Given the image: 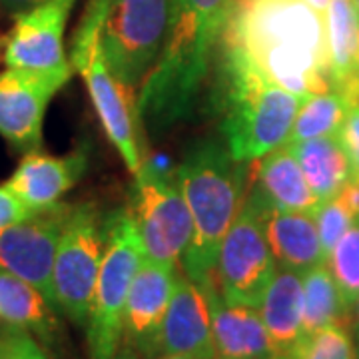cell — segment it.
Returning a JSON list of instances; mask_svg holds the SVG:
<instances>
[{
    "instance_id": "6da1fadb",
    "label": "cell",
    "mask_w": 359,
    "mask_h": 359,
    "mask_svg": "<svg viewBox=\"0 0 359 359\" xmlns=\"http://www.w3.org/2000/svg\"><path fill=\"white\" fill-rule=\"evenodd\" d=\"M222 46L299 98L334 90L325 14L304 0H233Z\"/></svg>"
},
{
    "instance_id": "7a4b0ae2",
    "label": "cell",
    "mask_w": 359,
    "mask_h": 359,
    "mask_svg": "<svg viewBox=\"0 0 359 359\" xmlns=\"http://www.w3.org/2000/svg\"><path fill=\"white\" fill-rule=\"evenodd\" d=\"M231 8L233 0H172L164 50L138 90L136 112L144 128L162 134L192 118Z\"/></svg>"
},
{
    "instance_id": "3957f363",
    "label": "cell",
    "mask_w": 359,
    "mask_h": 359,
    "mask_svg": "<svg viewBox=\"0 0 359 359\" xmlns=\"http://www.w3.org/2000/svg\"><path fill=\"white\" fill-rule=\"evenodd\" d=\"M219 48L214 92L219 128L231 158L250 164L287 144L304 98L273 84L242 54Z\"/></svg>"
},
{
    "instance_id": "277c9868",
    "label": "cell",
    "mask_w": 359,
    "mask_h": 359,
    "mask_svg": "<svg viewBox=\"0 0 359 359\" xmlns=\"http://www.w3.org/2000/svg\"><path fill=\"white\" fill-rule=\"evenodd\" d=\"M176 176L194 226L182 266L190 280L202 282L214 273L219 245L242 208L245 164L231 158L226 144L198 140L186 150Z\"/></svg>"
},
{
    "instance_id": "5b68a950",
    "label": "cell",
    "mask_w": 359,
    "mask_h": 359,
    "mask_svg": "<svg viewBox=\"0 0 359 359\" xmlns=\"http://www.w3.org/2000/svg\"><path fill=\"white\" fill-rule=\"evenodd\" d=\"M104 11L106 0H88L72 39L70 65L84 80L108 140L114 144L126 168L136 174L144 164L138 142L140 120L136 98L118 82L106 62L102 48Z\"/></svg>"
},
{
    "instance_id": "8992f818",
    "label": "cell",
    "mask_w": 359,
    "mask_h": 359,
    "mask_svg": "<svg viewBox=\"0 0 359 359\" xmlns=\"http://www.w3.org/2000/svg\"><path fill=\"white\" fill-rule=\"evenodd\" d=\"M146 257L136 224L126 210L106 218V252L90 308L86 337L90 359H116L124 337L130 285Z\"/></svg>"
},
{
    "instance_id": "52a82bcc",
    "label": "cell",
    "mask_w": 359,
    "mask_h": 359,
    "mask_svg": "<svg viewBox=\"0 0 359 359\" xmlns=\"http://www.w3.org/2000/svg\"><path fill=\"white\" fill-rule=\"evenodd\" d=\"M172 0H106L102 48L118 82L138 100L166 44Z\"/></svg>"
},
{
    "instance_id": "ba28073f",
    "label": "cell",
    "mask_w": 359,
    "mask_h": 359,
    "mask_svg": "<svg viewBox=\"0 0 359 359\" xmlns=\"http://www.w3.org/2000/svg\"><path fill=\"white\" fill-rule=\"evenodd\" d=\"M106 252V218L94 204L70 208L54 259V295L60 313L86 327Z\"/></svg>"
},
{
    "instance_id": "9c48e42d",
    "label": "cell",
    "mask_w": 359,
    "mask_h": 359,
    "mask_svg": "<svg viewBox=\"0 0 359 359\" xmlns=\"http://www.w3.org/2000/svg\"><path fill=\"white\" fill-rule=\"evenodd\" d=\"M128 212L140 233L148 259L178 266L192 242V216L178 176H166L150 162L134 174Z\"/></svg>"
},
{
    "instance_id": "30bf717a",
    "label": "cell",
    "mask_w": 359,
    "mask_h": 359,
    "mask_svg": "<svg viewBox=\"0 0 359 359\" xmlns=\"http://www.w3.org/2000/svg\"><path fill=\"white\" fill-rule=\"evenodd\" d=\"M216 280L224 299L231 306L259 308L273 280L278 264L269 250L259 205L254 194L248 196L230 230L219 245Z\"/></svg>"
},
{
    "instance_id": "8fae6325",
    "label": "cell",
    "mask_w": 359,
    "mask_h": 359,
    "mask_svg": "<svg viewBox=\"0 0 359 359\" xmlns=\"http://www.w3.org/2000/svg\"><path fill=\"white\" fill-rule=\"evenodd\" d=\"M70 208L58 202L40 210L30 219L0 230V268L32 283L54 309H58L54 295V259Z\"/></svg>"
},
{
    "instance_id": "7c38bea8",
    "label": "cell",
    "mask_w": 359,
    "mask_h": 359,
    "mask_svg": "<svg viewBox=\"0 0 359 359\" xmlns=\"http://www.w3.org/2000/svg\"><path fill=\"white\" fill-rule=\"evenodd\" d=\"M70 78L72 70L6 68L0 72V136L18 152H39L46 108Z\"/></svg>"
},
{
    "instance_id": "4fadbf2b",
    "label": "cell",
    "mask_w": 359,
    "mask_h": 359,
    "mask_svg": "<svg viewBox=\"0 0 359 359\" xmlns=\"http://www.w3.org/2000/svg\"><path fill=\"white\" fill-rule=\"evenodd\" d=\"M76 0H48L14 16L4 65L42 72L74 70L66 58L65 30Z\"/></svg>"
},
{
    "instance_id": "5bb4252c",
    "label": "cell",
    "mask_w": 359,
    "mask_h": 359,
    "mask_svg": "<svg viewBox=\"0 0 359 359\" xmlns=\"http://www.w3.org/2000/svg\"><path fill=\"white\" fill-rule=\"evenodd\" d=\"M178 268L144 257L130 285L124 311V337L142 358L162 355L160 335Z\"/></svg>"
},
{
    "instance_id": "9a60e30c",
    "label": "cell",
    "mask_w": 359,
    "mask_h": 359,
    "mask_svg": "<svg viewBox=\"0 0 359 359\" xmlns=\"http://www.w3.org/2000/svg\"><path fill=\"white\" fill-rule=\"evenodd\" d=\"M160 349L162 355L216 359L212 309L204 285L180 271L162 323Z\"/></svg>"
},
{
    "instance_id": "2e32d148",
    "label": "cell",
    "mask_w": 359,
    "mask_h": 359,
    "mask_svg": "<svg viewBox=\"0 0 359 359\" xmlns=\"http://www.w3.org/2000/svg\"><path fill=\"white\" fill-rule=\"evenodd\" d=\"M88 162V146H80L66 156H48L40 150L28 152L4 186L30 208L44 210L58 204L60 198L76 186Z\"/></svg>"
},
{
    "instance_id": "e0dca14e",
    "label": "cell",
    "mask_w": 359,
    "mask_h": 359,
    "mask_svg": "<svg viewBox=\"0 0 359 359\" xmlns=\"http://www.w3.org/2000/svg\"><path fill=\"white\" fill-rule=\"evenodd\" d=\"M214 276L216 271L200 283L212 309L216 359H276L259 309L228 304Z\"/></svg>"
},
{
    "instance_id": "ac0fdd59",
    "label": "cell",
    "mask_w": 359,
    "mask_h": 359,
    "mask_svg": "<svg viewBox=\"0 0 359 359\" xmlns=\"http://www.w3.org/2000/svg\"><path fill=\"white\" fill-rule=\"evenodd\" d=\"M269 250L278 268L304 273L313 266L325 264L316 218L306 212H290L271 205L254 190Z\"/></svg>"
},
{
    "instance_id": "d6986e66",
    "label": "cell",
    "mask_w": 359,
    "mask_h": 359,
    "mask_svg": "<svg viewBox=\"0 0 359 359\" xmlns=\"http://www.w3.org/2000/svg\"><path fill=\"white\" fill-rule=\"evenodd\" d=\"M273 358H294L304 341V283L302 273L278 268L259 304Z\"/></svg>"
},
{
    "instance_id": "ffe728a7",
    "label": "cell",
    "mask_w": 359,
    "mask_h": 359,
    "mask_svg": "<svg viewBox=\"0 0 359 359\" xmlns=\"http://www.w3.org/2000/svg\"><path fill=\"white\" fill-rule=\"evenodd\" d=\"M332 88L359 104V11L355 0H330L325 11Z\"/></svg>"
},
{
    "instance_id": "44dd1931",
    "label": "cell",
    "mask_w": 359,
    "mask_h": 359,
    "mask_svg": "<svg viewBox=\"0 0 359 359\" xmlns=\"http://www.w3.org/2000/svg\"><path fill=\"white\" fill-rule=\"evenodd\" d=\"M58 309L32 283L0 268V321L36 335L46 346H56L60 323Z\"/></svg>"
},
{
    "instance_id": "7402d4cb",
    "label": "cell",
    "mask_w": 359,
    "mask_h": 359,
    "mask_svg": "<svg viewBox=\"0 0 359 359\" xmlns=\"http://www.w3.org/2000/svg\"><path fill=\"white\" fill-rule=\"evenodd\" d=\"M257 162V188L256 192L268 200L269 204L290 210L306 212L316 216L320 200L313 196L308 180L297 164L295 156L287 146H280Z\"/></svg>"
},
{
    "instance_id": "603a6c76",
    "label": "cell",
    "mask_w": 359,
    "mask_h": 359,
    "mask_svg": "<svg viewBox=\"0 0 359 359\" xmlns=\"http://www.w3.org/2000/svg\"><path fill=\"white\" fill-rule=\"evenodd\" d=\"M285 146L302 166L309 188L320 204L332 200L353 176L349 156L337 136H321Z\"/></svg>"
},
{
    "instance_id": "cb8c5ba5",
    "label": "cell",
    "mask_w": 359,
    "mask_h": 359,
    "mask_svg": "<svg viewBox=\"0 0 359 359\" xmlns=\"http://www.w3.org/2000/svg\"><path fill=\"white\" fill-rule=\"evenodd\" d=\"M304 283V337L332 325L351 323V309L347 308L341 290L325 264L313 266L302 273Z\"/></svg>"
},
{
    "instance_id": "d4e9b609",
    "label": "cell",
    "mask_w": 359,
    "mask_h": 359,
    "mask_svg": "<svg viewBox=\"0 0 359 359\" xmlns=\"http://www.w3.org/2000/svg\"><path fill=\"white\" fill-rule=\"evenodd\" d=\"M347 112H349V104L335 90L323 94H311L304 98L297 110L287 144L321 138V136H337L346 122Z\"/></svg>"
},
{
    "instance_id": "484cf974",
    "label": "cell",
    "mask_w": 359,
    "mask_h": 359,
    "mask_svg": "<svg viewBox=\"0 0 359 359\" xmlns=\"http://www.w3.org/2000/svg\"><path fill=\"white\" fill-rule=\"evenodd\" d=\"M325 266L332 271L347 308L353 313L359 299V218L330 252Z\"/></svg>"
},
{
    "instance_id": "4316f807",
    "label": "cell",
    "mask_w": 359,
    "mask_h": 359,
    "mask_svg": "<svg viewBox=\"0 0 359 359\" xmlns=\"http://www.w3.org/2000/svg\"><path fill=\"white\" fill-rule=\"evenodd\" d=\"M295 359H358V347L346 325H332L304 337Z\"/></svg>"
},
{
    "instance_id": "83f0119b",
    "label": "cell",
    "mask_w": 359,
    "mask_h": 359,
    "mask_svg": "<svg viewBox=\"0 0 359 359\" xmlns=\"http://www.w3.org/2000/svg\"><path fill=\"white\" fill-rule=\"evenodd\" d=\"M313 218H316V226H318V231H320L323 254H325V259H327L330 252L344 238V233L355 224L358 216L344 204V200L339 196H334L332 200L320 204Z\"/></svg>"
},
{
    "instance_id": "f1b7e54d",
    "label": "cell",
    "mask_w": 359,
    "mask_h": 359,
    "mask_svg": "<svg viewBox=\"0 0 359 359\" xmlns=\"http://www.w3.org/2000/svg\"><path fill=\"white\" fill-rule=\"evenodd\" d=\"M39 212L40 210H34V208L25 204L6 186H0V230L14 226V224H20L25 219H30L32 216H36Z\"/></svg>"
},
{
    "instance_id": "f546056e",
    "label": "cell",
    "mask_w": 359,
    "mask_h": 359,
    "mask_svg": "<svg viewBox=\"0 0 359 359\" xmlns=\"http://www.w3.org/2000/svg\"><path fill=\"white\" fill-rule=\"evenodd\" d=\"M337 138L346 148L349 162L353 168V176H359V104H351L346 116V122L339 130Z\"/></svg>"
},
{
    "instance_id": "4dcf8cb0",
    "label": "cell",
    "mask_w": 359,
    "mask_h": 359,
    "mask_svg": "<svg viewBox=\"0 0 359 359\" xmlns=\"http://www.w3.org/2000/svg\"><path fill=\"white\" fill-rule=\"evenodd\" d=\"M11 346L14 349V358L16 359H46V355L42 353V349L39 347V344L32 339V335L25 332V330H18V327H13V325H6L4 323V330H2Z\"/></svg>"
},
{
    "instance_id": "1f68e13d",
    "label": "cell",
    "mask_w": 359,
    "mask_h": 359,
    "mask_svg": "<svg viewBox=\"0 0 359 359\" xmlns=\"http://www.w3.org/2000/svg\"><path fill=\"white\" fill-rule=\"evenodd\" d=\"M44 2H48V0H0V11L4 14H11V16H18L20 13L30 11Z\"/></svg>"
},
{
    "instance_id": "d6a6232c",
    "label": "cell",
    "mask_w": 359,
    "mask_h": 359,
    "mask_svg": "<svg viewBox=\"0 0 359 359\" xmlns=\"http://www.w3.org/2000/svg\"><path fill=\"white\" fill-rule=\"evenodd\" d=\"M0 359H16L14 358L13 346H11V341H8V337H6L4 332L0 335Z\"/></svg>"
},
{
    "instance_id": "836d02e7",
    "label": "cell",
    "mask_w": 359,
    "mask_h": 359,
    "mask_svg": "<svg viewBox=\"0 0 359 359\" xmlns=\"http://www.w3.org/2000/svg\"><path fill=\"white\" fill-rule=\"evenodd\" d=\"M306 4H309L311 8H316L318 13L325 14L327 11V6H330V0H304Z\"/></svg>"
},
{
    "instance_id": "e575fe53",
    "label": "cell",
    "mask_w": 359,
    "mask_h": 359,
    "mask_svg": "<svg viewBox=\"0 0 359 359\" xmlns=\"http://www.w3.org/2000/svg\"><path fill=\"white\" fill-rule=\"evenodd\" d=\"M351 323H353V330H355V335H358V346H359V299L353 308V313H351Z\"/></svg>"
},
{
    "instance_id": "d590c367",
    "label": "cell",
    "mask_w": 359,
    "mask_h": 359,
    "mask_svg": "<svg viewBox=\"0 0 359 359\" xmlns=\"http://www.w3.org/2000/svg\"><path fill=\"white\" fill-rule=\"evenodd\" d=\"M160 359H190V358H184V355H162Z\"/></svg>"
},
{
    "instance_id": "8d00e7d4",
    "label": "cell",
    "mask_w": 359,
    "mask_h": 359,
    "mask_svg": "<svg viewBox=\"0 0 359 359\" xmlns=\"http://www.w3.org/2000/svg\"><path fill=\"white\" fill-rule=\"evenodd\" d=\"M120 359H134V355H124V358H120Z\"/></svg>"
},
{
    "instance_id": "74e56055",
    "label": "cell",
    "mask_w": 359,
    "mask_h": 359,
    "mask_svg": "<svg viewBox=\"0 0 359 359\" xmlns=\"http://www.w3.org/2000/svg\"><path fill=\"white\" fill-rule=\"evenodd\" d=\"M355 4H358V11H359V0H355Z\"/></svg>"
},
{
    "instance_id": "f35d334b",
    "label": "cell",
    "mask_w": 359,
    "mask_h": 359,
    "mask_svg": "<svg viewBox=\"0 0 359 359\" xmlns=\"http://www.w3.org/2000/svg\"><path fill=\"white\" fill-rule=\"evenodd\" d=\"M283 359H295V355H294V358H283Z\"/></svg>"
},
{
    "instance_id": "ab89813d",
    "label": "cell",
    "mask_w": 359,
    "mask_h": 359,
    "mask_svg": "<svg viewBox=\"0 0 359 359\" xmlns=\"http://www.w3.org/2000/svg\"><path fill=\"white\" fill-rule=\"evenodd\" d=\"M358 359H359V346H358Z\"/></svg>"
}]
</instances>
